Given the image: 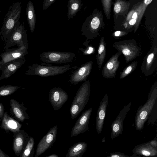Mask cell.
Instances as JSON below:
<instances>
[{
    "label": "cell",
    "instance_id": "obj_1",
    "mask_svg": "<svg viewBox=\"0 0 157 157\" xmlns=\"http://www.w3.org/2000/svg\"><path fill=\"white\" fill-rule=\"evenodd\" d=\"M105 25L102 12L97 8H95L82 24V35L86 37L83 45L85 46L88 45L90 40L99 36Z\"/></svg>",
    "mask_w": 157,
    "mask_h": 157
},
{
    "label": "cell",
    "instance_id": "obj_2",
    "mask_svg": "<svg viewBox=\"0 0 157 157\" xmlns=\"http://www.w3.org/2000/svg\"><path fill=\"white\" fill-rule=\"evenodd\" d=\"M152 0H144L135 4L128 12L119 29L128 33L133 30L136 33L148 5Z\"/></svg>",
    "mask_w": 157,
    "mask_h": 157
},
{
    "label": "cell",
    "instance_id": "obj_3",
    "mask_svg": "<svg viewBox=\"0 0 157 157\" xmlns=\"http://www.w3.org/2000/svg\"><path fill=\"white\" fill-rule=\"evenodd\" d=\"M157 81H156L150 89L146 103L143 105L140 106L137 110L135 121L137 130H141L143 128L145 122L157 103Z\"/></svg>",
    "mask_w": 157,
    "mask_h": 157
},
{
    "label": "cell",
    "instance_id": "obj_4",
    "mask_svg": "<svg viewBox=\"0 0 157 157\" xmlns=\"http://www.w3.org/2000/svg\"><path fill=\"white\" fill-rule=\"evenodd\" d=\"M77 66H72V64L63 66H53L50 64L41 63V64L33 63L28 67L25 74L28 75H37L46 77L61 75L67 71L75 69Z\"/></svg>",
    "mask_w": 157,
    "mask_h": 157
},
{
    "label": "cell",
    "instance_id": "obj_5",
    "mask_svg": "<svg viewBox=\"0 0 157 157\" xmlns=\"http://www.w3.org/2000/svg\"><path fill=\"white\" fill-rule=\"evenodd\" d=\"M21 2H15L10 6L5 16L2 25L0 30L2 40L6 44L7 38L10 35L20 17L22 6Z\"/></svg>",
    "mask_w": 157,
    "mask_h": 157
},
{
    "label": "cell",
    "instance_id": "obj_6",
    "mask_svg": "<svg viewBox=\"0 0 157 157\" xmlns=\"http://www.w3.org/2000/svg\"><path fill=\"white\" fill-rule=\"evenodd\" d=\"M90 93V84L88 80L80 86L71 103L70 111L72 120L76 118L84 109L89 100Z\"/></svg>",
    "mask_w": 157,
    "mask_h": 157
},
{
    "label": "cell",
    "instance_id": "obj_7",
    "mask_svg": "<svg viewBox=\"0 0 157 157\" xmlns=\"http://www.w3.org/2000/svg\"><path fill=\"white\" fill-rule=\"evenodd\" d=\"M112 46L124 55L127 63L141 55L142 52L140 47L133 39L115 42Z\"/></svg>",
    "mask_w": 157,
    "mask_h": 157
},
{
    "label": "cell",
    "instance_id": "obj_8",
    "mask_svg": "<svg viewBox=\"0 0 157 157\" xmlns=\"http://www.w3.org/2000/svg\"><path fill=\"white\" fill-rule=\"evenodd\" d=\"M17 45L18 48L29 47L28 36L24 22L18 21L10 35L7 38L3 48L5 51L10 47Z\"/></svg>",
    "mask_w": 157,
    "mask_h": 157
},
{
    "label": "cell",
    "instance_id": "obj_9",
    "mask_svg": "<svg viewBox=\"0 0 157 157\" xmlns=\"http://www.w3.org/2000/svg\"><path fill=\"white\" fill-rule=\"evenodd\" d=\"M75 57V54L72 52L57 51L44 52L39 56L40 60L47 64L68 63Z\"/></svg>",
    "mask_w": 157,
    "mask_h": 157
},
{
    "label": "cell",
    "instance_id": "obj_10",
    "mask_svg": "<svg viewBox=\"0 0 157 157\" xmlns=\"http://www.w3.org/2000/svg\"><path fill=\"white\" fill-rule=\"evenodd\" d=\"M113 5V29H119L125 17L128 12L131 2L125 0H117Z\"/></svg>",
    "mask_w": 157,
    "mask_h": 157
},
{
    "label": "cell",
    "instance_id": "obj_11",
    "mask_svg": "<svg viewBox=\"0 0 157 157\" xmlns=\"http://www.w3.org/2000/svg\"><path fill=\"white\" fill-rule=\"evenodd\" d=\"M157 67V47L153 46L144 58L141 66V70L145 75L153 74Z\"/></svg>",
    "mask_w": 157,
    "mask_h": 157
},
{
    "label": "cell",
    "instance_id": "obj_12",
    "mask_svg": "<svg viewBox=\"0 0 157 157\" xmlns=\"http://www.w3.org/2000/svg\"><path fill=\"white\" fill-rule=\"evenodd\" d=\"M68 98L67 93L59 87H54L49 92L50 102L55 110H57L67 101Z\"/></svg>",
    "mask_w": 157,
    "mask_h": 157
},
{
    "label": "cell",
    "instance_id": "obj_13",
    "mask_svg": "<svg viewBox=\"0 0 157 157\" xmlns=\"http://www.w3.org/2000/svg\"><path fill=\"white\" fill-rule=\"evenodd\" d=\"M93 64V61H89L72 72L69 80L70 84L75 86L79 82L86 80L91 72Z\"/></svg>",
    "mask_w": 157,
    "mask_h": 157
},
{
    "label": "cell",
    "instance_id": "obj_14",
    "mask_svg": "<svg viewBox=\"0 0 157 157\" xmlns=\"http://www.w3.org/2000/svg\"><path fill=\"white\" fill-rule=\"evenodd\" d=\"M131 102L125 105L120 111L115 120L111 126V139L113 140L122 134L123 131V122L128 112L130 110Z\"/></svg>",
    "mask_w": 157,
    "mask_h": 157
},
{
    "label": "cell",
    "instance_id": "obj_15",
    "mask_svg": "<svg viewBox=\"0 0 157 157\" xmlns=\"http://www.w3.org/2000/svg\"><path fill=\"white\" fill-rule=\"evenodd\" d=\"M122 53L118 52L113 55L104 65L102 75L105 78H111L116 76V72L120 65L119 58Z\"/></svg>",
    "mask_w": 157,
    "mask_h": 157
},
{
    "label": "cell",
    "instance_id": "obj_16",
    "mask_svg": "<svg viewBox=\"0 0 157 157\" xmlns=\"http://www.w3.org/2000/svg\"><path fill=\"white\" fill-rule=\"evenodd\" d=\"M93 108L90 107L83 112L72 128L71 137L82 133L88 129V124Z\"/></svg>",
    "mask_w": 157,
    "mask_h": 157
},
{
    "label": "cell",
    "instance_id": "obj_17",
    "mask_svg": "<svg viewBox=\"0 0 157 157\" xmlns=\"http://www.w3.org/2000/svg\"><path fill=\"white\" fill-rule=\"evenodd\" d=\"M58 126H54L41 140L38 143L34 157H38L45 151L54 142L56 137Z\"/></svg>",
    "mask_w": 157,
    "mask_h": 157
},
{
    "label": "cell",
    "instance_id": "obj_18",
    "mask_svg": "<svg viewBox=\"0 0 157 157\" xmlns=\"http://www.w3.org/2000/svg\"><path fill=\"white\" fill-rule=\"evenodd\" d=\"M26 61L25 57L18 58L3 63L1 68L2 73L0 81L6 79L13 75Z\"/></svg>",
    "mask_w": 157,
    "mask_h": 157
},
{
    "label": "cell",
    "instance_id": "obj_19",
    "mask_svg": "<svg viewBox=\"0 0 157 157\" xmlns=\"http://www.w3.org/2000/svg\"><path fill=\"white\" fill-rule=\"evenodd\" d=\"M23 102H19L13 99L10 100V112L12 117L17 121L23 122L30 118L26 111L27 108Z\"/></svg>",
    "mask_w": 157,
    "mask_h": 157
},
{
    "label": "cell",
    "instance_id": "obj_20",
    "mask_svg": "<svg viewBox=\"0 0 157 157\" xmlns=\"http://www.w3.org/2000/svg\"><path fill=\"white\" fill-rule=\"evenodd\" d=\"M28 48L21 47L17 48L8 49L2 52L0 56L3 63L18 58L25 57L28 53Z\"/></svg>",
    "mask_w": 157,
    "mask_h": 157
},
{
    "label": "cell",
    "instance_id": "obj_21",
    "mask_svg": "<svg viewBox=\"0 0 157 157\" xmlns=\"http://www.w3.org/2000/svg\"><path fill=\"white\" fill-rule=\"evenodd\" d=\"M108 94H106L98 106L96 118V130L98 134L101 133L103 128L108 103Z\"/></svg>",
    "mask_w": 157,
    "mask_h": 157
},
{
    "label": "cell",
    "instance_id": "obj_22",
    "mask_svg": "<svg viewBox=\"0 0 157 157\" xmlns=\"http://www.w3.org/2000/svg\"><path fill=\"white\" fill-rule=\"evenodd\" d=\"M28 135L24 130H19L14 133L13 149L18 156L22 154L27 140Z\"/></svg>",
    "mask_w": 157,
    "mask_h": 157
},
{
    "label": "cell",
    "instance_id": "obj_23",
    "mask_svg": "<svg viewBox=\"0 0 157 157\" xmlns=\"http://www.w3.org/2000/svg\"><path fill=\"white\" fill-rule=\"evenodd\" d=\"M21 126L20 123L9 116L7 111L5 112L1 125L2 129L7 133L9 131L14 133L19 130Z\"/></svg>",
    "mask_w": 157,
    "mask_h": 157
},
{
    "label": "cell",
    "instance_id": "obj_24",
    "mask_svg": "<svg viewBox=\"0 0 157 157\" xmlns=\"http://www.w3.org/2000/svg\"><path fill=\"white\" fill-rule=\"evenodd\" d=\"M136 154L147 157H152L157 155V148L151 145L148 142L136 146L133 149Z\"/></svg>",
    "mask_w": 157,
    "mask_h": 157
},
{
    "label": "cell",
    "instance_id": "obj_25",
    "mask_svg": "<svg viewBox=\"0 0 157 157\" xmlns=\"http://www.w3.org/2000/svg\"><path fill=\"white\" fill-rule=\"evenodd\" d=\"M26 13L28 23L31 33L34 31L36 23V17L34 7L31 1L28 2L26 7Z\"/></svg>",
    "mask_w": 157,
    "mask_h": 157
},
{
    "label": "cell",
    "instance_id": "obj_26",
    "mask_svg": "<svg viewBox=\"0 0 157 157\" xmlns=\"http://www.w3.org/2000/svg\"><path fill=\"white\" fill-rule=\"evenodd\" d=\"M83 4L81 0H69L67 5V18L72 19L81 9Z\"/></svg>",
    "mask_w": 157,
    "mask_h": 157
},
{
    "label": "cell",
    "instance_id": "obj_27",
    "mask_svg": "<svg viewBox=\"0 0 157 157\" xmlns=\"http://www.w3.org/2000/svg\"><path fill=\"white\" fill-rule=\"evenodd\" d=\"M106 45V43L104 40V37L103 36H102L100 40L98 52L96 55L97 62L99 71L100 70L105 57Z\"/></svg>",
    "mask_w": 157,
    "mask_h": 157
},
{
    "label": "cell",
    "instance_id": "obj_28",
    "mask_svg": "<svg viewBox=\"0 0 157 157\" xmlns=\"http://www.w3.org/2000/svg\"><path fill=\"white\" fill-rule=\"evenodd\" d=\"M87 144L85 142H79L73 146L68 153L69 157H75L80 155L86 149Z\"/></svg>",
    "mask_w": 157,
    "mask_h": 157
},
{
    "label": "cell",
    "instance_id": "obj_29",
    "mask_svg": "<svg viewBox=\"0 0 157 157\" xmlns=\"http://www.w3.org/2000/svg\"><path fill=\"white\" fill-rule=\"evenodd\" d=\"M20 87L11 85L0 86V97L10 95L15 92Z\"/></svg>",
    "mask_w": 157,
    "mask_h": 157
},
{
    "label": "cell",
    "instance_id": "obj_30",
    "mask_svg": "<svg viewBox=\"0 0 157 157\" xmlns=\"http://www.w3.org/2000/svg\"><path fill=\"white\" fill-rule=\"evenodd\" d=\"M138 63L137 61H134L125 67L120 73V78L123 79L132 73L136 69Z\"/></svg>",
    "mask_w": 157,
    "mask_h": 157
},
{
    "label": "cell",
    "instance_id": "obj_31",
    "mask_svg": "<svg viewBox=\"0 0 157 157\" xmlns=\"http://www.w3.org/2000/svg\"><path fill=\"white\" fill-rule=\"evenodd\" d=\"M34 144V138L32 137H30L20 157H30Z\"/></svg>",
    "mask_w": 157,
    "mask_h": 157
},
{
    "label": "cell",
    "instance_id": "obj_32",
    "mask_svg": "<svg viewBox=\"0 0 157 157\" xmlns=\"http://www.w3.org/2000/svg\"><path fill=\"white\" fill-rule=\"evenodd\" d=\"M103 11L105 15L108 20L111 17V12L112 5L113 3L112 0H101Z\"/></svg>",
    "mask_w": 157,
    "mask_h": 157
},
{
    "label": "cell",
    "instance_id": "obj_33",
    "mask_svg": "<svg viewBox=\"0 0 157 157\" xmlns=\"http://www.w3.org/2000/svg\"><path fill=\"white\" fill-rule=\"evenodd\" d=\"M79 49L82 51V54L84 55H90L93 54L95 52V48L89 45L86 46V48H80Z\"/></svg>",
    "mask_w": 157,
    "mask_h": 157
},
{
    "label": "cell",
    "instance_id": "obj_34",
    "mask_svg": "<svg viewBox=\"0 0 157 157\" xmlns=\"http://www.w3.org/2000/svg\"><path fill=\"white\" fill-rule=\"evenodd\" d=\"M128 33L124 31L117 30L114 32L111 35L115 38L118 39L125 36Z\"/></svg>",
    "mask_w": 157,
    "mask_h": 157
},
{
    "label": "cell",
    "instance_id": "obj_35",
    "mask_svg": "<svg viewBox=\"0 0 157 157\" xmlns=\"http://www.w3.org/2000/svg\"><path fill=\"white\" fill-rule=\"evenodd\" d=\"M56 0H44L43 4V10H46Z\"/></svg>",
    "mask_w": 157,
    "mask_h": 157
},
{
    "label": "cell",
    "instance_id": "obj_36",
    "mask_svg": "<svg viewBox=\"0 0 157 157\" xmlns=\"http://www.w3.org/2000/svg\"><path fill=\"white\" fill-rule=\"evenodd\" d=\"M107 157H130L124 154L119 152H114L111 154Z\"/></svg>",
    "mask_w": 157,
    "mask_h": 157
},
{
    "label": "cell",
    "instance_id": "obj_37",
    "mask_svg": "<svg viewBox=\"0 0 157 157\" xmlns=\"http://www.w3.org/2000/svg\"><path fill=\"white\" fill-rule=\"evenodd\" d=\"M5 112V109L2 103L0 102V121H2Z\"/></svg>",
    "mask_w": 157,
    "mask_h": 157
},
{
    "label": "cell",
    "instance_id": "obj_38",
    "mask_svg": "<svg viewBox=\"0 0 157 157\" xmlns=\"http://www.w3.org/2000/svg\"><path fill=\"white\" fill-rule=\"evenodd\" d=\"M149 144L153 147L157 148V142L156 140H153L148 142Z\"/></svg>",
    "mask_w": 157,
    "mask_h": 157
},
{
    "label": "cell",
    "instance_id": "obj_39",
    "mask_svg": "<svg viewBox=\"0 0 157 157\" xmlns=\"http://www.w3.org/2000/svg\"><path fill=\"white\" fill-rule=\"evenodd\" d=\"M0 157H9L8 155L0 148Z\"/></svg>",
    "mask_w": 157,
    "mask_h": 157
},
{
    "label": "cell",
    "instance_id": "obj_40",
    "mask_svg": "<svg viewBox=\"0 0 157 157\" xmlns=\"http://www.w3.org/2000/svg\"><path fill=\"white\" fill-rule=\"evenodd\" d=\"M47 157H59L58 155L56 154H52L51 155H49Z\"/></svg>",
    "mask_w": 157,
    "mask_h": 157
},
{
    "label": "cell",
    "instance_id": "obj_41",
    "mask_svg": "<svg viewBox=\"0 0 157 157\" xmlns=\"http://www.w3.org/2000/svg\"><path fill=\"white\" fill-rule=\"evenodd\" d=\"M3 63L1 61H0V71H1V68L2 65Z\"/></svg>",
    "mask_w": 157,
    "mask_h": 157
},
{
    "label": "cell",
    "instance_id": "obj_42",
    "mask_svg": "<svg viewBox=\"0 0 157 157\" xmlns=\"http://www.w3.org/2000/svg\"><path fill=\"white\" fill-rule=\"evenodd\" d=\"M1 11L0 10V13H1Z\"/></svg>",
    "mask_w": 157,
    "mask_h": 157
}]
</instances>
